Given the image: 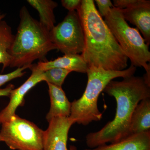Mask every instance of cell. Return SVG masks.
Wrapping results in <instances>:
<instances>
[{
	"mask_svg": "<svg viewBox=\"0 0 150 150\" xmlns=\"http://www.w3.org/2000/svg\"><path fill=\"white\" fill-rule=\"evenodd\" d=\"M113 6L120 9L126 21L136 25L146 43L150 44V0H114Z\"/></svg>",
	"mask_w": 150,
	"mask_h": 150,
	"instance_id": "ba28073f",
	"label": "cell"
},
{
	"mask_svg": "<svg viewBox=\"0 0 150 150\" xmlns=\"http://www.w3.org/2000/svg\"><path fill=\"white\" fill-rule=\"evenodd\" d=\"M48 123V129L44 131L43 150H69L68 134L75 121L69 117H57Z\"/></svg>",
	"mask_w": 150,
	"mask_h": 150,
	"instance_id": "9c48e42d",
	"label": "cell"
},
{
	"mask_svg": "<svg viewBox=\"0 0 150 150\" xmlns=\"http://www.w3.org/2000/svg\"><path fill=\"white\" fill-rule=\"evenodd\" d=\"M27 3L39 13L40 24L50 32L55 26L56 18L54 10L58 6L52 0H28Z\"/></svg>",
	"mask_w": 150,
	"mask_h": 150,
	"instance_id": "9a60e30c",
	"label": "cell"
},
{
	"mask_svg": "<svg viewBox=\"0 0 150 150\" xmlns=\"http://www.w3.org/2000/svg\"><path fill=\"white\" fill-rule=\"evenodd\" d=\"M83 27L85 48L81 56L88 67L121 71L128 57L97 10L93 0H82L76 11Z\"/></svg>",
	"mask_w": 150,
	"mask_h": 150,
	"instance_id": "6da1fadb",
	"label": "cell"
},
{
	"mask_svg": "<svg viewBox=\"0 0 150 150\" xmlns=\"http://www.w3.org/2000/svg\"><path fill=\"white\" fill-rule=\"evenodd\" d=\"M29 69L32 71V74L29 78L20 86L11 92L9 103L0 112V124L8 121L15 115L16 110L23 103L25 96L28 92L38 83L44 81L43 71L36 69L34 64H32Z\"/></svg>",
	"mask_w": 150,
	"mask_h": 150,
	"instance_id": "30bf717a",
	"label": "cell"
},
{
	"mask_svg": "<svg viewBox=\"0 0 150 150\" xmlns=\"http://www.w3.org/2000/svg\"><path fill=\"white\" fill-rule=\"evenodd\" d=\"M51 101L50 110L46 115L48 122L57 117H69L71 102L67 98L62 87L47 83Z\"/></svg>",
	"mask_w": 150,
	"mask_h": 150,
	"instance_id": "4fadbf2b",
	"label": "cell"
},
{
	"mask_svg": "<svg viewBox=\"0 0 150 150\" xmlns=\"http://www.w3.org/2000/svg\"><path fill=\"white\" fill-rule=\"evenodd\" d=\"M5 16V15L4 14H1L0 13V21H1L4 18Z\"/></svg>",
	"mask_w": 150,
	"mask_h": 150,
	"instance_id": "603a6c76",
	"label": "cell"
},
{
	"mask_svg": "<svg viewBox=\"0 0 150 150\" xmlns=\"http://www.w3.org/2000/svg\"><path fill=\"white\" fill-rule=\"evenodd\" d=\"M30 67L31 66H25L20 68H18L15 71L8 74H0V87L14 79L21 77L25 73L24 70L26 69H29Z\"/></svg>",
	"mask_w": 150,
	"mask_h": 150,
	"instance_id": "ac0fdd59",
	"label": "cell"
},
{
	"mask_svg": "<svg viewBox=\"0 0 150 150\" xmlns=\"http://www.w3.org/2000/svg\"><path fill=\"white\" fill-rule=\"evenodd\" d=\"M150 131V97L141 100L131 116L129 136Z\"/></svg>",
	"mask_w": 150,
	"mask_h": 150,
	"instance_id": "5bb4252c",
	"label": "cell"
},
{
	"mask_svg": "<svg viewBox=\"0 0 150 150\" xmlns=\"http://www.w3.org/2000/svg\"><path fill=\"white\" fill-rule=\"evenodd\" d=\"M0 13H1V12H0Z\"/></svg>",
	"mask_w": 150,
	"mask_h": 150,
	"instance_id": "cb8c5ba5",
	"label": "cell"
},
{
	"mask_svg": "<svg viewBox=\"0 0 150 150\" xmlns=\"http://www.w3.org/2000/svg\"><path fill=\"white\" fill-rule=\"evenodd\" d=\"M71 72V71L65 69L52 68L43 71V79L47 83L62 87L65 79Z\"/></svg>",
	"mask_w": 150,
	"mask_h": 150,
	"instance_id": "e0dca14e",
	"label": "cell"
},
{
	"mask_svg": "<svg viewBox=\"0 0 150 150\" xmlns=\"http://www.w3.org/2000/svg\"><path fill=\"white\" fill-rule=\"evenodd\" d=\"M136 71L137 67L131 65L128 69L121 71L105 70L93 66L88 67L85 90L80 98L71 103L70 118L75 123L83 126L93 121H100L103 114L98 106L100 93L113 79L129 77L134 76Z\"/></svg>",
	"mask_w": 150,
	"mask_h": 150,
	"instance_id": "277c9868",
	"label": "cell"
},
{
	"mask_svg": "<svg viewBox=\"0 0 150 150\" xmlns=\"http://www.w3.org/2000/svg\"><path fill=\"white\" fill-rule=\"evenodd\" d=\"M20 22L8 53L12 58L10 67L31 66L36 60L46 61L49 51L56 49L49 31L30 14L25 6L20 11Z\"/></svg>",
	"mask_w": 150,
	"mask_h": 150,
	"instance_id": "3957f363",
	"label": "cell"
},
{
	"mask_svg": "<svg viewBox=\"0 0 150 150\" xmlns=\"http://www.w3.org/2000/svg\"><path fill=\"white\" fill-rule=\"evenodd\" d=\"M83 150H150V131L131 135L110 144Z\"/></svg>",
	"mask_w": 150,
	"mask_h": 150,
	"instance_id": "7c38bea8",
	"label": "cell"
},
{
	"mask_svg": "<svg viewBox=\"0 0 150 150\" xmlns=\"http://www.w3.org/2000/svg\"><path fill=\"white\" fill-rule=\"evenodd\" d=\"M15 86L13 84H10L5 88H0V96H9L11 92L14 89Z\"/></svg>",
	"mask_w": 150,
	"mask_h": 150,
	"instance_id": "44dd1931",
	"label": "cell"
},
{
	"mask_svg": "<svg viewBox=\"0 0 150 150\" xmlns=\"http://www.w3.org/2000/svg\"><path fill=\"white\" fill-rule=\"evenodd\" d=\"M96 3L98 7L99 13L101 17H104L114 7L110 0H96Z\"/></svg>",
	"mask_w": 150,
	"mask_h": 150,
	"instance_id": "d6986e66",
	"label": "cell"
},
{
	"mask_svg": "<svg viewBox=\"0 0 150 150\" xmlns=\"http://www.w3.org/2000/svg\"><path fill=\"white\" fill-rule=\"evenodd\" d=\"M52 43L64 55L79 54L83 52L85 37L83 27L76 11L67 15L49 32Z\"/></svg>",
	"mask_w": 150,
	"mask_h": 150,
	"instance_id": "52a82bcc",
	"label": "cell"
},
{
	"mask_svg": "<svg viewBox=\"0 0 150 150\" xmlns=\"http://www.w3.org/2000/svg\"><path fill=\"white\" fill-rule=\"evenodd\" d=\"M81 0H62V4L69 12L76 11L81 4Z\"/></svg>",
	"mask_w": 150,
	"mask_h": 150,
	"instance_id": "ffe728a7",
	"label": "cell"
},
{
	"mask_svg": "<svg viewBox=\"0 0 150 150\" xmlns=\"http://www.w3.org/2000/svg\"><path fill=\"white\" fill-rule=\"evenodd\" d=\"M0 142L13 150H43L44 131L16 114L1 124Z\"/></svg>",
	"mask_w": 150,
	"mask_h": 150,
	"instance_id": "8992f818",
	"label": "cell"
},
{
	"mask_svg": "<svg viewBox=\"0 0 150 150\" xmlns=\"http://www.w3.org/2000/svg\"><path fill=\"white\" fill-rule=\"evenodd\" d=\"M14 38L10 26L4 21H0V64L3 65V70L10 66L12 58L8 51Z\"/></svg>",
	"mask_w": 150,
	"mask_h": 150,
	"instance_id": "2e32d148",
	"label": "cell"
},
{
	"mask_svg": "<svg viewBox=\"0 0 150 150\" xmlns=\"http://www.w3.org/2000/svg\"><path fill=\"white\" fill-rule=\"evenodd\" d=\"M69 150H78L76 147L74 146H70L69 149Z\"/></svg>",
	"mask_w": 150,
	"mask_h": 150,
	"instance_id": "7402d4cb",
	"label": "cell"
},
{
	"mask_svg": "<svg viewBox=\"0 0 150 150\" xmlns=\"http://www.w3.org/2000/svg\"><path fill=\"white\" fill-rule=\"evenodd\" d=\"M104 21L120 47L134 67H143L150 76L149 46L137 28L129 26L120 9L113 7L104 17Z\"/></svg>",
	"mask_w": 150,
	"mask_h": 150,
	"instance_id": "5b68a950",
	"label": "cell"
},
{
	"mask_svg": "<svg viewBox=\"0 0 150 150\" xmlns=\"http://www.w3.org/2000/svg\"><path fill=\"white\" fill-rule=\"evenodd\" d=\"M103 91L115 98L116 113L114 119L99 131L86 136V144L90 149L129 137L132 114L141 100L150 97V85L144 77L134 75L121 81H110Z\"/></svg>",
	"mask_w": 150,
	"mask_h": 150,
	"instance_id": "7a4b0ae2",
	"label": "cell"
},
{
	"mask_svg": "<svg viewBox=\"0 0 150 150\" xmlns=\"http://www.w3.org/2000/svg\"><path fill=\"white\" fill-rule=\"evenodd\" d=\"M35 65L38 70L45 71L52 68H61L81 73H86L88 66L81 55L67 54L53 61L39 62Z\"/></svg>",
	"mask_w": 150,
	"mask_h": 150,
	"instance_id": "8fae6325",
	"label": "cell"
}]
</instances>
